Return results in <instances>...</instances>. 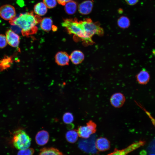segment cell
<instances>
[{
	"label": "cell",
	"mask_w": 155,
	"mask_h": 155,
	"mask_svg": "<svg viewBox=\"0 0 155 155\" xmlns=\"http://www.w3.org/2000/svg\"><path fill=\"white\" fill-rule=\"evenodd\" d=\"M42 19L39 16L34 15L33 11L20 13L9 21L11 25H16L21 29L22 35L28 36L36 33L38 28L36 25L40 23Z\"/></svg>",
	"instance_id": "cell-1"
},
{
	"label": "cell",
	"mask_w": 155,
	"mask_h": 155,
	"mask_svg": "<svg viewBox=\"0 0 155 155\" xmlns=\"http://www.w3.org/2000/svg\"><path fill=\"white\" fill-rule=\"evenodd\" d=\"M62 26L66 29L69 34L73 35L85 43L91 44L94 43L92 38L88 37L84 31L80 21H78L77 18L65 19Z\"/></svg>",
	"instance_id": "cell-2"
},
{
	"label": "cell",
	"mask_w": 155,
	"mask_h": 155,
	"mask_svg": "<svg viewBox=\"0 0 155 155\" xmlns=\"http://www.w3.org/2000/svg\"><path fill=\"white\" fill-rule=\"evenodd\" d=\"M31 139L26 132L22 129L14 131L13 134L12 143L13 146L19 150L29 148Z\"/></svg>",
	"instance_id": "cell-3"
},
{
	"label": "cell",
	"mask_w": 155,
	"mask_h": 155,
	"mask_svg": "<svg viewBox=\"0 0 155 155\" xmlns=\"http://www.w3.org/2000/svg\"><path fill=\"white\" fill-rule=\"evenodd\" d=\"M84 31L89 37L92 38L94 34L102 36L104 34V30L100 26L99 23L94 22L89 18L80 21Z\"/></svg>",
	"instance_id": "cell-4"
},
{
	"label": "cell",
	"mask_w": 155,
	"mask_h": 155,
	"mask_svg": "<svg viewBox=\"0 0 155 155\" xmlns=\"http://www.w3.org/2000/svg\"><path fill=\"white\" fill-rule=\"evenodd\" d=\"M16 16L14 7L10 5H5L0 8V16L6 20H10Z\"/></svg>",
	"instance_id": "cell-5"
},
{
	"label": "cell",
	"mask_w": 155,
	"mask_h": 155,
	"mask_svg": "<svg viewBox=\"0 0 155 155\" xmlns=\"http://www.w3.org/2000/svg\"><path fill=\"white\" fill-rule=\"evenodd\" d=\"M125 98L124 94L121 92H116L112 95L110 98L111 104L115 108L122 107L125 101Z\"/></svg>",
	"instance_id": "cell-6"
},
{
	"label": "cell",
	"mask_w": 155,
	"mask_h": 155,
	"mask_svg": "<svg viewBox=\"0 0 155 155\" xmlns=\"http://www.w3.org/2000/svg\"><path fill=\"white\" fill-rule=\"evenodd\" d=\"M7 43L14 47H18L19 44V36L11 30H7L6 32Z\"/></svg>",
	"instance_id": "cell-7"
},
{
	"label": "cell",
	"mask_w": 155,
	"mask_h": 155,
	"mask_svg": "<svg viewBox=\"0 0 155 155\" xmlns=\"http://www.w3.org/2000/svg\"><path fill=\"white\" fill-rule=\"evenodd\" d=\"M49 138V133L45 130H42L38 131L36 135L35 141L38 145L42 146L46 144Z\"/></svg>",
	"instance_id": "cell-8"
},
{
	"label": "cell",
	"mask_w": 155,
	"mask_h": 155,
	"mask_svg": "<svg viewBox=\"0 0 155 155\" xmlns=\"http://www.w3.org/2000/svg\"><path fill=\"white\" fill-rule=\"evenodd\" d=\"M55 61L60 66H65L69 64V56L68 54L64 51L58 52L55 56Z\"/></svg>",
	"instance_id": "cell-9"
},
{
	"label": "cell",
	"mask_w": 155,
	"mask_h": 155,
	"mask_svg": "<svg viewBox=\"0 0 155 155\" xmlns=\"http://www.w3.org/2000/svg\"><path fill=\"white\" fill-rule=\"evenodd\" d=\"M93 4L92 0H86L82 2L78 6L79 13L83 15L89 14L92 11Z\"/></svg>",
	"instance_id": "cell-10"
},
{
	"label": "cell",
	"mask_w": 155,
	"mask_h": 155,
	"mask_svg": "<svg viewBox=\"0 0 155 155\" xmlns=\"http://www.w3.org/2000/svg\"><path fill=\"white\" fill-rule=\"evenodd\" d=\"M95 146L99 151H104L109 149L110 143L106 138L101 137L96 140L95 142Z\"/></svg>",
	"instance_id": "cell-11"
},
{
	"label": "cell",
	"mask_w": 155,
	"mask_h": 155,
	"mask_svg": "<svg viewBox=\"0 0 155 155\" xmlns=\"http://www.w3.org/2000/svg\"><path fill=\"white\" fill-rule=\"evenodd\" d=\"M40 27L42 30L46 32H49L51 30L55 31L57 29V27L53 25L52 20L49 17H45L42 19Z\"/></svg>",
	"instance_id": "cell-12"
},
{
	"label": "cell",
	"mask_w": 155,
	"mask_h": 155,
	"mask_svg": "<svg viewBox=\"0 0 155 155\" xmlns=\"http://www.w3.org/2000/svg\"><path fill=\"white\" fill-rule=\"evenodd\" d=\"M77 131L78 136L81 138L87 139L95 132L88 125L80 126Z\"/></svg>",
	"instance_id": "cell-13"
},
{
	"label": "cell",
	"mask_w": 155,
	"mask_h": 155,
	"mask_svg": "<svg viewBox=\"0 0 155 155\" xmlns=\"http://www.w3.org/2000/svg\"><path fill=\"white\" fill-rule=\"evenodd\" d=\"M150 78V74L145 69H143L136 75V79L138 83L145 85L149 82Z\"/></svg>",
	"instance_id": "cell-14"
},
{
	"label": "cell",
	"mask_w": 155,
	"mask_h": 155,
	"mask_svg": "<svg viewBox=\"0 0 155 155\" xmlns=\"http://www.w3.org/2000/svg\"><path fill=\"white\" fill-rule=\"evenodd\" d=\"M69 56L70 59L75 65L81 63L84 58L83 53L80 51L78 50L73 51Z\"/></svg>",
	"instance_id": "cell-15"
},
{
	"label": "cell",
	"mask_w": 155,
	"mask_h": 155,
	"mask_svg": "<svg viewBox=\"0 0 155 155\" xmlns=\"http://www.w3.org/2000/svg\"><path fill=\"white\" fill-rule=\"evenodd\" d=\"M39 155H65L57 148L53 147L44 148L40 150Z\"/></svg>",
	"instance_id": "cell-16"
},
{
	"label": "cell",
	"mask_w": 155,
	"mask_h": 155,
	"mask_svg": "<svg viewBox=\"0 0 155 155\" xmlns=\"http://www.w3.org/2000/svg\"><path fill=\"white\" fill-rule=\"evenodd\" d=\"M35 13L39 16H42L47 12V7L43 2H40L36 4L34 8Z\"/></svg>",
	"instance_id": "cell-17"
},
{
	"label": "cell",
	"mask_w": 155,
	"mask_h": 155,
	"mask_svg": "<svg viewBox=\"0 0 155 155\" xmlns=\"http://www.w3.org/2000/svg\"><path fill=\"white\" fill-rule=\"evenodd\" d=\"M77 7V3L73 1L67 2L65 5L64 9L66 12L68 14H74L76 11Z\"/></svg>",
	"instance_id": "cell-18"
},
{
	"label": "cell",
	"mask_w": 155,
	"mask_h": 155,
	"mask_svg": "<svg viewBox=\"0 0 155 155\" xmlns=\"http://www.w3.org/2000/svg\"><path fill=\"white\" fill-rule=\"evenodd\" d=\"M78 134L75 130H71L67 131L66 133L65 137L67 141L71 143H74L78 140Z\"/></svg>",
	"instance_id": "cell-19"
},
{
	"label": "cell",
	"mask_w": 155,
	"mask_h": 155,
	"mask_svg": "<svg viewBox=\"0 0 155 155\" xmlns=\"http://www.w3.org/2000/svg\"><path fill=\"white\" fill-rule=\"evenodd\" d=\"M117 24L120 28L125 29L129 27L130 25V22L127 17L123 16L118 19Z\"/></svg>",
	"instance_id": "cell-20"
},
{
	"label": "cell",
	"mask_w": 155,
	"mask_h": 155,
	"mask_svg": "<svg viewBox=\"0 0 155 155\" xmlns=\"http://www.w3.org/2000/svg\"><path fill=\"white\" fill-rule=\"evenodd\" d=\"M12 62L11 58L7 56L0 61V70H2L10 67Z\"/></svg>",
	"instance_id": "cell-21"
},
{
	"label": "cell",
	"mask_w": 155,
	"mask_h": 155,
	"mask_svg": "<svg viewBox=\"0 0 155 155\" xmlns=\"http://www.w3.org/2000/svg\"><path fill=\"white\" fill-rule=\"evenodd\" d=\"M63 122L66 124H71L74 120L72 114L70 112H66L63 115L62 117Z\"/></svg>",
	"instance_id": "cell-22"
},
{
	"label": "cell",
	"mask_w": 155,
	"mask_h": 155,
	"mask_svg": "<svg viewBox=\"0 0 155 155\" xmlns=\"http://www.w3.org/2000/svg\"><path fill=\"white\" fill-rule=\"evenodd\" d=\"M34 152V149L32 148H28L20 150L17 153V155H33Z\"/></svg>",
	"instance_id": "cell-23"
},
{
	"label": "cell",
	"mask_w": 155,
	"mask_h": 155,
	"mask_svg": "<svg viewBox=\"0 0 155 155\" xmlns=\"http://www.w3.org/2000/svg\"><path fill=\"white\" fill-rule=\"evenodd\" d=\"M43 3L49 9L53 8L57 5L56 0H43Z\"/></svg>",
	"instance_id": "cell-24"
},
{
	"label": "cell",
	"mask_w": 155,
	"mask_h": 155,
	"mask_svg": "<svg viewBox=\"0 0 155 155\" xmlns=\"http://www.w3.org/2000/svg\"><path fill=\"white\" fill-rule=\"evenodd\" d=\"M7 43L6 36L3 34H0V48L5 47Z\"/></svg>",
	"instance_id": "cell-25"
},
{
	"label": "cell",
	"mask_w": 155,
	"mask_h": 155,
	"mask_svg": "<svg viewBox=\"0 0 155 155\" xmlns=\"http://www.w3.org/2000/svg\"><path fill=\"white\" fill-rule=\"evenodd\" d=\"M126 2L129 5H132L136 4L138 0H125Z\"/></svg>",
	"instance_id": "cell-26"
},
{
	"label": "cell",
	"mask_w": 155,
	"mask_h": 155,
	"mask_svg": "<svg viewBox=\"0 0 155 155\" xmlns=\"http://www.w3.org/2000/svg\"><path fill=\"white\" fill-rule=\"evenodd\" d=\"M58 3L60 5H65L66 3L72 0H56Z\"/></svg>",
	"instance_id": "cell-27"
},
{
	"label": "cell",
	"mask_w": 155,
	"mask_h": 155,
	"mask_svg": "<svg viewBox=\"0 0 155 155\" xmlns=\"http://www.w3.org/2000/svg\"><path fill=\"white\" fill-rule=\"evenodd\" d=\"M118 152L117 149H115L113 152L108 154L107 155H121Z\"/></svg>",
	"instance_id": "cell-28"
},
{
	"label": "cell",
	"mask_w": 155,
	"mask_h": 155,
	"mask_svg": "<svg viewBox=\"0 0 155 155\" xmlns=\"http://www.w3.org/2000/svg\"><path fill=\"white\" fill-rule=\"evenodd\" d=\"M149 155H155V154H149Z\"/></svg>",
	"instance_id": "cell-29"
},
{
	"label": "cell",
	"mask_w": 155,
	"mask_h": 155,
	"mask_svg": "<svg viewBox=\"0 0 155 155\" xmlns=\"http://www.w3.org/2000/svg\"><path fill=\"white\" fill-rule=\"evenodd\" d=\"M154 124H155V123H154Z\"/></svg>",
	"instance_id": "cell-30"
}]
</instances>
